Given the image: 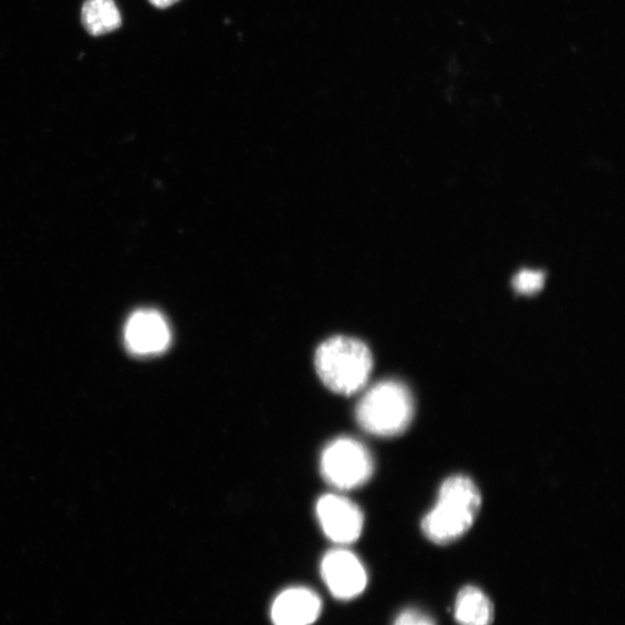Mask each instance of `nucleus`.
Wrapping results in <instances>:
<instances>
[{
	"mask_svg": "<svg viewBox=\"0 0 625 625\" xmlns=\"http://www.w3.org/2000/svg\"><path fill=\"white\" fill-rule=\"evenodd\" d=\"M481 503V493L470 479H447L439 490L437 504L423 519L424 535L436 544L460 539L471 529Z\"/></svg>",
	"mask_w": 625,
	"mask_h": 625,
	"instance_id": "f257e3e1",
	"label": "nucleus"
},
{
	"mask_svg": "<svg viewBox=\"0 0 625 625\" xmlns=\"http://www.w3.org/2000/svg\"><path fill=\"white\" fill-rule=\"evenodd\" d=\"M314 361L321 382L341 395H353L363 389L373 368L367 345L346 336L324 341L317 347Z\"/></svg>",
	"mask_w": 625,
	"mask_h": 625,
	"instance_id": "f03ea898",
	"label": "nucleus"
},
{
	"mask_svg": "<svg viewBox=\"0 0 625 625\" xmlns=\"http://www.w3.org/2000/svg\"><path fill=\"white\" fill-rule=\"evenodd\" d=\"M356 416L366 433L379 437H395L409 428L414 417V399L404 384L383 382L364 394Z\"/></svg>",
	"mask_w": 625,
	"mask_h": 625,
	"instance_id": "7ed1b4c3",
	"label": "nucleus"
},
{
	"mask_svg": "<svg viewBox=\"0 0 625 625\" xmlns=\"http://www.w3.org/2000/svg\"><path fill=\"white\" fill-rule=\"evenodd\" d=\"M373 470L374 463L368 449L353 438H338L322 452V477L338 490L362 487L371 479Z\"/></svg>",
	"mask_w": 625,
	"mask_h": 625,
	"instance_id": "20e7f679",
	"label": "nucleus"
},
{
	"mask_svg": "<svg viewBox=\"0 0 625 625\" xmlns=\"http://www.w3.org/2000/svg\"><path fill=\"white\" fill-rule=\"evenodd\" d=\"M316 515L322 531L338 545L356 542L364 529V515L352 500L335 493L317 500Z\"/></svg>",
	"mask_w": 625,
	"mask_h": 625,
	"instance_id": "39448f33",
	"label": "nucleus"
},
{
	"mask_svg": "<svg viewBox=\"0 0 625 625\" xmlns=\"http://www.w3.org/2000/svg\"><path fill=\"white\" fill-rule=\"evenodd\" d=\"M321 577L338 600H353L367 586V572L361 560L350 550H331L321 562Z\"/></svg>",
	"mask_w": 625,
	"mask_h": 625,
	"instance_id": "423d86ee",
	"label": "nucleus"
},
{
	"mask_svg": "<svg viewBox=\"0 0 625 625\" xmlns=\"http://www.w3.org/2000/svg\"><path fill=\"white\" fill-rule=\"evenodd\" d=\"M124 341L139 357L160 355L170 345L171 333L164 315L155 310L135 312L125 324Z\"/></svg>",
	"mask_w": 625,
	"mask_h": 625,
	"instance_id": "0eeeda50",
	"label": "nucleus"
},
{
	"mask_svg": "<svg viewBox=\"0 0 625 625\" xmlns=\"http://www.w3.org/2000/svg\"><path fill=\"white\" fill-rule=\"evenodd\" d=\"M321 611L320 596L311 588L296 586L274 598L270 616L273 625H312Z\"/></svg>",
	"mask_w": 625,
	"mask_h": 625,
	"instance_id": "6e6552de",
	"label": "nucleus"
},
{
	"mask_svg": "<svg viewBox=\"0 0 625 625\" xmlns=\"http://www.w3.org/2000/svg\"><path fill=\"white\" fill-rule=\"evenodd\" d=\"M455 617L460 625H490L493 606L480 588L467 586L457 596Z\"/></svg>",
	"mask_w": 625,
	"mask_h": 625,
	"instance_id": "1a4fd4ad",
	"label": "nucleus"
},
{
	"mask_svg": "<svg viewBox=\"0 0 625 625\" xmlns=\"http://www.w3.org/2000/svg\"><path fill=\"white\" fill-rule=\"evenodd\" d=\"M83 27L92 37H102L121 28L122 17L114 0H85Z\"/></svg>",
	"mask_w": 625,
	"mask_h": 625,
	"instance_id": "9d476101",
	"label": "nucleus"
},
{
	"mask_svg": "<svg viewBox=\"0 0 625 625\" xmlns=\"http://www.w3.org/2000/svg\"><path fill=\"white\" fill-rule=\"evenodd\" d=\"M544 284V273L535 270H521L515 274L513 288L520 294H534Z\"/></svg>",
	"mask_w": 625,
	"mask_h": 625,
	"instance_id": "9b49d317",
	"label": "nucleus"
},
{
	"mask_svg": "<svg viewBox=\"0 0 625 625\" xmlns=\"http://www.w3.org/2000/svg\"><path fill=\"white\" fill-rule=\"evenodd\" d=\"M394 625H436V623L429 615L423 612L407 610L396 617Z\"/></svg>",
	"mask_w": 625,
	"mask_h": 625,
	"instance_id": "f8f14e48",
	"label": "nucleus"
},
{
	"mask_svg": "<svg viewBox=\"0 0 625 625\" xmlns=\"http://www.w3.org/2000/svg\"><path fill=\"white\" fill-rule=\"evenodd\" d=\"M178 2L179 0H149V3L158 9H167Z\"/></svg>",
	"mask_w": 625,
	"mask_h": 625,
	"instance_id": "ddd939ff",
	"label": "nucleus"
}]
</instances>
